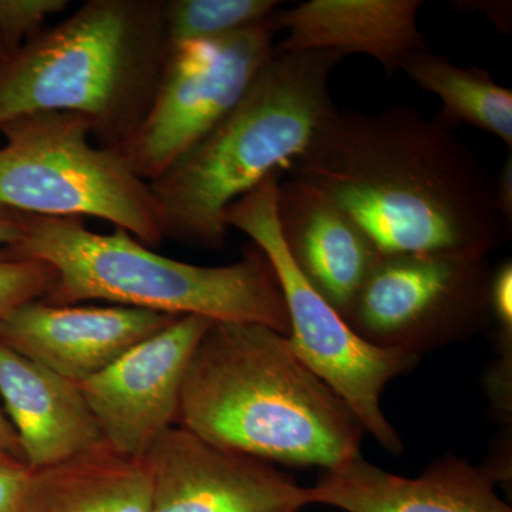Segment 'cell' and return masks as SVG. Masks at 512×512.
Wrapping results in <instances>:
<instances>
[{
  "label": "cell",
  "mask_w": 512,
  "mask_h": 512,
  "mask_svg": "<svg viewBox=\"0 0 512 512\" xmlns=\"http://www.w3.org/2000/svg\"><path fill=\"white\" fill-rule=\"evenodd\" d=\"M23 214L0 207V245L12 247L23 235Z\"/></svg>",
  "instance_id": "25"
},
{
  "label": "cell",
  "mask_w": 512,
  "mask_h": 512,
  "mask_svg": "<svg viewBox=\"0 0 512 512\" xmlns=\"http://www.w3.org/2000/svg\"><path fill=\"white\" fill-rule=\"evenodd\" d=\"M276 188V220L286 252L308 285L345 319L382 252L338 205L298 178Z\"/></svg>",
  "instance_id": "13"
},
{
  "label": "cell",
  "mask_w": 512,
  "mask_h": 512,
  "mask_svg": "<svg viewBox=\"0 0 512 512\" xmlns=\"http://www.w3.org/2000/svg\"><path fill=\"white\" fill-rule=\"evenodd\" d=\"M279 6L278 0H164L168 50L235 35L272 18Z\"/></svg>",
  "instance_id": "19"
},
{
  "label": "cell",
  "mask_w": 512,
  "mask_h": 512,
  "mask_svg": "<svg viewBox=\"0 0 512 512\" xmlns=\"http://www.w3.org/2000/svg\"><path fill=\"white\" fill-rule=\"evenodd\" d=\"M153 487L144 458L109 446L30 471L22 512H150Z\"/></svg>",
  "instance_id": "17"
},
{
  "label": "cell",
  "mask_w": 512,
  "mask_h": 512,
  "mask_svg": "<svg viewBox=\"0 0 512 512\" xmlns=\"http://www.w3.org/2000/svg\"><path fill=\"white\" fill-rule=\"evenodd\" d=\"M211 323L202 316H180L79 383L106 446L141 458L177 426L188 366Z\"/></svg>",
  "instance_id": "10"
},
{
  "label": "cell",
  "mask_w": 512,
  "mask_h": 512,
  "mask_svg": "<svg viewBox=\"0 0 512 512\" xmlns=\"http://www.w3.org/2000/svg\"><path fill=\"white\" fill-rule=\"evenodd\" d=\"M491 322L497 326L498 339H512V262L507 259L491 275Z\"/></svg>",
  "instance_id": "22"
},
{
  "label": "cell",
  "mask_w": 512,
  "mask_h": 512,
  "mask_svg": "<svg viewBox=\"0 0 512 512\" xmlns=\"http://www.w3.org/2000/svg\"><path fill=\"white\" fill-rule=\"evenodd\" d=\"M0 207L19 214L100 218L141 244L164 241L150 183L113 148L93 143L79 114L39 111L0 126Z\"/></svg>",
  "instance_id": "6"
},
{
  "label": "cell",
  "mask_w": 512,
  "mask_h": 512,
  "mask_svg": "<svg viewBox=\"0 0 512 512\" xmlns=\"http://www.w3.org/2000/svg\"><path fill=\"white\" fill-rule=\"evenodd\" d=\"M28 477L25 464L0 466V512H22Z\"/></svg>",
  "instance_id": "23"
},
{
  "label": "cell",
  "mask_w": 512,
  "mask_h": 512,
  "mask_svg": "<svg viewBox=\"0 0 512 512\" xmlns=\"http://www.w3.org/2000/svg\"><path fill=\"white\" fill-rule=\"evenodd\" d=\"M177 426L272 464L338 467L365 429L302 362L288 336L258 323L212 322L195 348Z\"/></svg>",
  "instance_id": "2"
},
{
  "label": "cell",
  "mask_w": 512,
  "mask_h": 512,
  "mask_svg": "<svg viewBox=\"0 0 512 512\" xmlns=\"http://www.w3.org/2000/svg\"><path fill=\"white\" fill-rule=\"evenodd\" d=\"M279 32L274 15L224 39L168 50L146 116L117 150L138 177L158 180L237 106L274 56Z\"/></svg>",
  "instance_id": "9"
},
{
  "label": "cell",
  "mask_w": 512,
  "mask_h": 512,
  "mask_svg": "<svg viewBox=\"0 0 512 512\" xmlns=\"http://www.w3.org/2000/svg\"><path fill=\"white\" fill-rule=\"evenodd\" d=\"M336 52L276 53L200 143L150 183L164 237L205 249L227 241L225 212L268 178L284 177L338 110Z\"/></svg>",
  "instance_id": "3"
},
{
  "label": "cell",
  "mask_w": 512,
  "mask_h": 512,
  "mask_svg": "<svg viewBox=\"0 0 512 512\" xmlns=\"http://www.w3.org/2000/svg\"><path fill=\"white\" fill-rule=\"evenodd\" d=\"M281 177L268 178L225 212L228 228L245 232L271 259L288 309V339L296 355L320 377L390 454H402L403 441L383 412L387 384L412 372L420 356L380 348L350 328L325 299L313 291L286 252L276 220V188Z\"/></svg>",
  "instance_id": "7"
},
{
  "label": "cell",
  "mask_w": 512,
  "mask_h": 512,
  "mask_svg": "<svg viewBox=\"0 0 512 512\" xmlns=\"http://www.w3.org/2000/svg\"><path fill=\"white\" fill-rule=\"evenodd\" d=\"M308 503L343 512H512L483 468L447 454L419 477L389 473L362 454L306 488Z\"/></svg>",
  "instance_id": "14"
},
{
  "label": "cell",
  "mask_w": 512,
  "mask_h": 512,
  "mask_svg": "<svg viewBox=\"0 0 512 512\" xmlns=\"http://www.w3.org/2000/svg\"><path fill=\"white\" fill-rule=\"evenodd\" d=\"M177 318L128 306L56 305L33 299L0 323V342L79 384Z\"/></svg>",
  "instance_id": "12"
},
{
  "label": "cell",
  "mask_w": 512,
  "mask_h": 512,
  "mask_svg": "<svg viewBox=\"0 0 512 512\" xmlns=\"http://www.w3.org/2000/svg\"><path fill=\"white\" fill-rule=\"evenodd\" d=\"M402 70L424 92L443 103L439 123L467 124L512 148V92L478 67H460L429 49L414 53Z\"/></svg>",
  "instance_id": "18"
},
{
  "label": "cell",
  "mask_w": 512,
  "mask_h": 512,
  "mask_svg": "<svg viewBox=\"0 0 512 512\" xmlns=\"http://www.w3.org/2000/svg\"><path fill=\"white\" fill-rule=\"evenodd\" d=\"M488 255L470 249L383 254L345 320L380 348L420 356L490 326Z\"/></svg>",
  "instance_id": "8"
},
{
  "label": "cell",
  "mask_w": 512,
  "mask_h": 512,
  "mask_svg": "<svg viewBox=\"0 0 512 512\" xmlns=\"http://www.w3.org/2000/svg\"><path fill=\"white\" fill-rule=\"evenodd\" d=\"M150 471V512H299L306 487L259 458L214 446L180 426L143 456Z\"/></svg>",
  "instance_id": "11"
},
{
  "label": "cell",
  "mask_w": 512,
  "mask_h": 512,
  "mask_svg": "<svg viewBox=\"0 0 512 512\" xmlns=\"http://www.w3.org/2000/svg\"><path fill=\"white\" fill-rule=\"evenodd\" d=\"M55 279L45 262L0 249V323L23 303L45 298Z\"/></svg>",
  "instance_id": "20"
},
{
  "label": "cell",
  "mask_w": 512,
  "mask_h": 512,
  "mask_svg": "<svg viewBox=\"0 0 512 512\" xmlns=\"http://www.w3.org/2000/svg\"><path fill=\"white\" fill-rule=\"evenodd\" d=\"M22 464V463H19V461H16V460H13L12 457H9L8 454H5V453H2V451H0V466H3V464Z\"/></svg>",
  "instance_id": "28"
},
{
  "label": "cell",
  "mask_w": 512,
  "mask_h": 512,
  "mask_svg": "<svg viewBox=\"0 0 512 512\" xmlns=\"http://www.w3.org/2000/svg\"><path fill=\"white\" fill-rule=\"evenodd\" d=\"M10 55H12V52H10L5 43H3V40L0 39V63H2L3 60H5L6 57H9Z\"/></svg>",
  "instance_id": "27"
},
{
  "label": "cell",
  "mask_w": 512,
  "mask_h": 512,
  "mask_svg": "<svg viewBox=\"0 0 512 512\" xmlns=\"http://www.w3.org/2000/svg\"><path fill=\"white\" fill-rule=\"evenodd\" d=\"M495 180V200L501 217L511 229L512 225V156L511 151Z\"/></svg>",
  "instance_id": "24"
},
{
  "label": "cell",
  "mask_w": 512,
  "mask_h": 512,
  "mask_svg": "<svg viewBox=\"0 0 512 512\" xmlns=\"http://www.w3.org/2000/svg\"><path fill=\"white\" fill-rule=\"evenodd\" d=\"M285 175L338 205L382 254L490 255L511 234L480 158L416 107L336 110Z\"/></svg>",
  "instance_id": "1"
},
{
  "label": "cell",
  "mask_w": 512,
  "mask_h": 512,
  "mask_svg": "<svg viewBox=\"0 0 512 512\" xmlns=\"http://www.w3.org/2000/svg\"><path fill=\"white\" fill-rule=\"evenodd\" d=\"M0 397L30 471L55 466L106 444L79 384L3 342Z\"/></svg>",
  "instance_id": "16"
},
{
  "label": "cell",
  "mask_w": 512,
  "mask_h": 512,
  "mask_svg": "<svg viewBox=\"0 0 512 512\" xmlns=\"http://www.w3.org/2000/svg\"><path fill=\"white\" fill-rule=\"evenodd\" d=\"M164 0H87L0 63V126L79 114L119 150L146 116L167 60Z\"/></svg>",
  "instance_id": "5"
},
{
  "label": "cell",
  "mask_w": 512,
  "mask_h": 512,
  "mask_svg": "<svg viewBox=\"0 0 512 512\" xmlns=\"http://www.w3.org/2000/svg\"><path fill=\"white\" fill-rule=\"evenodd\" d=\"M0 451L8 454L13 460L23 463L22 450H20L18 434L13 429L5 410L0 406Z\"/></svg>",
  "instance_id": "26"
},
{
  "label": "cell",
  "mask_w": 512,
  "mask_h": 512,
  "mask_svg": "<svg viewBox=\"0 0 512 512\" xmlns=\"http://www.w3.org/2000/svg\"><path fill=\"white\" fill-rule=\"evenodd\" d=\"M423 5L420 0H309L279 8L275 19L286 36L275 52L363 55L392 76L414 53L427 50L417 23Z\"/></svg>",
  "instance_id": "15"
},
{
  "label": "cell",
  "mask_w": 512,
  "mask_h": 512,
  "mask_svg": "<svg viewBox=\"0 0 512 512\" xmlns=\"http://www.w3.org/2000/svg\"><path fill=\"white\" fill-rule=\"evenodd\" d=\"M23 222L22 238L6 249L55 271V284L43 301H99L212 322L258 323L286 336L291 332L281 282L254 242L235 264L204 266L157 254L121 228L99 234L82 218L23 214Z\"/></svg>",
  "instance_id": "4"
},
{
  "label": "cell",
  "mask_w": 512,
  "mask_h": 512,
  "mask_svg": "<svg viewBox=\"0 0 512 512\" xmlns=\"http://www.w3.org/2000/svg\"><path fill=\"white\" fill-rule=\"evenodd\" d=\"M67 5V0H0V39L10 52H16L42 32L49 16Z\"/></svg>",
  "instance_id": "21"
}]
</instances>
